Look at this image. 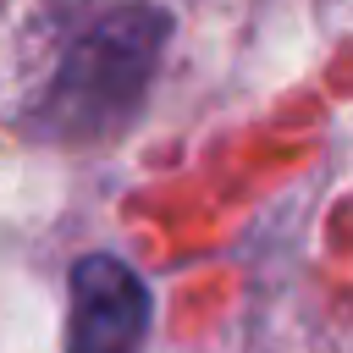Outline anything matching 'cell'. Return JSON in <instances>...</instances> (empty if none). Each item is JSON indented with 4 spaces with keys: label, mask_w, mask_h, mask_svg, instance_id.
I'll return each instance as SVG.
<instances>
[{
    "label": "cell",
    "mask_w": 353,
    "mask_h": 353,
    "mask_svg": "<svg viewBox=\"0 0 353 353\" xmlns=\"http://www.w3.org/2000/svg\"><path fill=\"white\" fill-rule=\"evenodd\" d=\"M160 44H165V11L116 6L61 61L39 121L55 138H99V132L121 127L143 99V83L160 61Z\"/></svg>",
    "instance_id": "obj_1"
},
{
    "label": "cell",
    "mask_w": 353,
    "mask_h": 353,
    "mask_svg": "<svg viewBox=\"0 0 353 353\" xmlns=\"http://www.w3.org/2000/svg\"><path fill=\"white\" fill-rule=\"evenodd\" d=\"M149 331V287L116 254H83L72 265L66 353H138Z\"/></svg>",
    "instance_id": "obj_2"
}]
</instances>
